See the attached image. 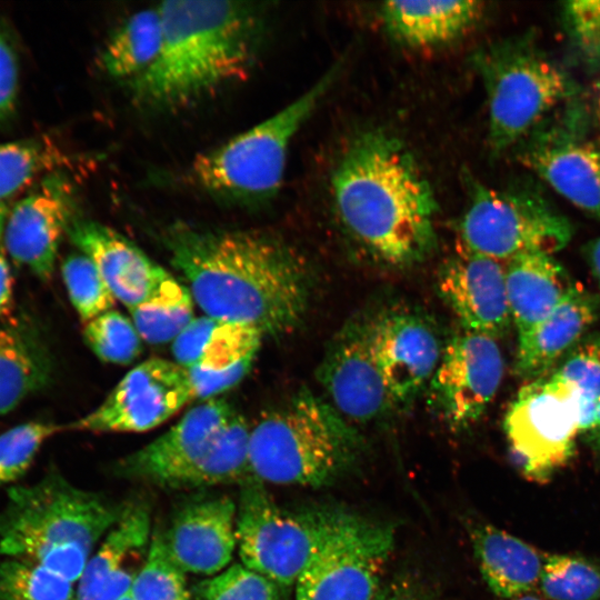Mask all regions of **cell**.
<instances>
[{
    "instance_id": "cell-24",
    "label": "cell",
    "mask_w": 600,
    "mask_h": 600,
    "mask_svg": "<svg viewBox=\"0 0 600 600\" xmlns=\"http://www.w3.org/2000/svg\"><path fill=\"white\" fill-rule=\"evenodd\" d=\"M479 1H388L379 9L383 26L411 48L448 44L471 29L483 13Z\"/></svg>"
},
{
    "instance_id": "cell-14",
    "label": "cell",
    "mask_w": 600,
    "mask_h": 600,
    "mask_svg": "<svg viewBox=\"0 0 600 600\" xmlns=\"http://www.w3.org/2000/svg\"><path fill=\"white\" fill-rule=\"evenodd\" d=\"M192 399L187 370L174 361L152 358L131 369L100 406L71 428L96 433L144 432L169 420Z\"/></svg>"
},
{
    "instance_id": "cell-3",
    "label": "cell",
    "mask_w": 600,
    "mask_h": 600,
    "mask_svg": "<svg viewBox=\"0 0 600 600\" xmlns=\"http://www.w3.org/2000/svg\"><path fill=\"white\" fill-rule=\"evenodd\" d=\"M163 39L153 63L129 81L138 107L173 111L250 71L263 32L262 10L243 1L159 4Z\"/></svg>"
},
{
    "instance_id": "cell-38",
    "label": "cell",
    "mask_w": 600,
    "mask_h": 600,
    "mask_svg": "<svg viewBox=\"0 0 600 600\" xmlns=\"http://www.w3.org/2000/svg\"><path fill=\"white\" fill-rule=\"evenodd\" d=\"M61 276L69 299L84 323L114 306L116 298L94 263L86 254L68 256L61 264Z\"/></svg>"
},
{
    "instance_id": "cell-13",
    "label": "cell",
    "mask_w": 600,
    "mask_h": 600,
    "mask_svg": "<svg viewBox=\"0 0 600 600\" xmlns=\"http://www.w3.org/2000/svg\"><path fill=\"white\" fill-rule=\"evenodd\" d=\"M503 367L494 338L470 331L456 334L429 381L431 409L451 430L467 429L496 396Z\"/></svg>"
},
{
    "instance_id": "cell-11",
    "label": "cell",
    "mask_w": 600,
    "mask_h": 600,
    "mask_svg": "<svg viewBox=\"0 0 600 600\" xmlns=\"http://www.w3.org/2000/svg\"><path fill=\"white\" fill-rule=\"evenodd\" d=\"M582 97L573 99L530 133L517 159L572 206L600 221V142Z\"/></svg>"
},
{
    "instance_id": "cell-9",
    "label": "cell",
    "mask_w": 600,
    "mask_h": 600,
    "mask_svg": "<svg viewBox=\"0 0 600 600\" xmlns=\"http://www.w3.org/2000/svg\"><path fill=\"white\" fill-rule=\"evenodd\" d=\"M459 247L507 263L530 253L553 256L572 237L569 220L532 186L507 190L468 178Z\"/></svg>"
},
{
    "instance_id": "cell-15",
    "label": "cell",
    "mask_w": 600,
    "mask_h": 600,
    "mask_svg": "<svg viewBox=\"0 0 600 600\" xmlns=\"http://www.w3.org/2000/svg\"><path fill=\"white\" fill-rule=\"evenodd\" d=\"M74 214L70 180L58 170L47 173L10 206L3 232L9 257L41 280L50 279Z\"/></svg>"
},
{
    "instance_id": "cell-39",
    "label": "cell",
    "mask_w": 600,
    "mask_h": 600,
    "mask_svg": "<svg viewBox=\"0 0 600 600\" xmlns=\"http://www.w3.org/2000/svg\"><path fill=\"white\" fill-rule=\"evenodd\" d=\"M47 421H28L0 434V488L19 480L43 443L61 430Z\"/></svg>"
},
{
    "instance_id": "cell-1",
    "label": "cell",
    "mask_w": 600,
    "mask_h": 600,
    "mask_svg": "<svg viewBox=\"0 0 600 600\" xmlns=\"http://www.w3.org/2000/svg\"><path fill=\"white\" fill-rule=\"evenodd\" d=\"M172 266L204 316L281 336L302 321L311 278L284 240L256 230H202L174 223L163 234Z\"/></svg>"
},
{
    "instance_id": "cell-43",
    "label": "cell",
    "mask_w": 600,
    "mask_h": 600,
    "mask_svg": "<svg viewBox=\"0 0 600 600\" xmlns=\"http://www.w3.org/2000/svg\"><path fill=\"white\" fill-rule=\"evenodd\" d=\"M218 323L219 320L208 316L194 318L173 340L171 351L174 362L184 369L191 367L200 357Z\"/></svg>"
},
{
    "instance_id": "cell-49",
    "label": "cell",
    "mask_w": 600,
    "mask_h": 600,
    "mask_svg": "<svg viewBox=\"0 0 600 600\" xmlns=\"http://www.w3.org/2000/svg\"><path fill=\"white\" fill-rule=\"evenodd\" d=\"M511 600H543V599H541L540 597H537V596H534L532 593H527V594L517 597V598L511 599Z\"/></svg>"
},
{
    "instance_id": "cell-16",
    "label": "cell",
    "mask_w": 600,
    "mask_h": 600,
    "mask_svg": "<svg viewBox=\"0 0 600 600\" xmlns=\"http://www.w3.org/2000/svg\"><path fill=\"white\" fill-rule=\"evenodd\" d=\"M373 318L348 322L333 338L318 369L331 404L347 419L368 422L396 408L372 346Z\"/></svg>"
},
{
    "instance_id": "cell-25",
    "label": "cell",
    "mask_w": 600,
    "mask_h": 600,
    "mask_svg": "<svg viewBox=\"0 0 600 600\" xmlns=\"http://www.w3.org/2000/svg\"><path fill=\"white\" fill-rule=\"evenodd\" d=\"M470 538L482 578L496 596L514 599L539 584L546 557L536 548L490 524L473 526Z\"/></svg>"
},
{
    "instance_id": "cell-6",
    "label": "cell",
    "mask_w": 600,
    "mask_h": 600,
    "mask_svg": "<svg viewBox=\"0 0 600 600\" xmlns=\"http://www.w3.org/2000/svg\"><path fill=\"white\" fill-rule=\"evenodd\" d=\"M472 63L486 90L488 143L494 154L514 150L557 110L581 96L570 73L529 33L483 46Z\"/></svg>"
},
{
    "instance_id": "cell-33",
    "label": "cell",
    "mask_w": 600,
    "mask_h": 600,
    "mask_svg": "<svg viewBox=\"0 0 600 600\" xmlns=\"http://www.w3.org/2000/svg\"><path fill=\"white\" fill-rule=\"evenodd\" d=\"M76 584L33 562L2 557L0 600H73Z\"/></svg>"
},
{
    "instance_id": "cell-31",
    "label": "cell",
    "mask_w": 600,
    "mask_h": 600,
    "mask_svg": "<svg viewBox=\"0 0 600 600\" xmlns=\"http://www.w3.org/2000/svg\"><path fill=\"white\" fill-rule=\"evenodd\" d=\"M193 302L189 288L170 274L152 296L128 310L141 339L162 344L173 341L194 319Z\"/></svg>"
},
{
    "instance_id": "cell-26",
    "label": "cell",
    "mask_w": 600,
    "mask_h": 600,
    "mask_svg": "<svg viewBox=\"0 0 600 600\" xmlns=\"http://www.w3.org/2000/svg\"><path fill=\"white\" fill-rule=\"evenodd\" d=\"M506 286L511 321L520 337L542 321L573 283L553 256L528 253L506 263Z\"/></svg>"
},
{
    "instance_id": "cell-46",
    "label": "cell",
    "mask_w": 600,
    "mask_h": 600,
    "mask_svg": "<svg viewBox=\"0 0 600 600\" xmlns=\"http://www.w3.org/2000/svg\"><path fill=\"white\" fill-rule=\"evenodd\" d=\"M591 449L600 456V402L590 428L582 434Z\"/></svg>"
},
{
    "instance_id": "cell-20",
    "label": "cell",
    "mask_w": 600,
    "mask_h": 600,
    "mask_svg": "<svg viewBox=\"0 0 600 600\" xmlns=\"http://www.w3.org/2000/svg\"><path fill=\"white\" fill-rule=\"evenodd\" d=\"M237 502L224 494L182 504L164 533L171 560L187 574L211 577L226 569L237 551Z\"/></svg>"
},
{
    "instance_id": "cell-5",
    "label": "cell",
    "mask_w": 600,
    "mask_h": 600,
    "mask_svg": "<svg viewBox=\"0 0 600 600\" xmlns=\"http://www.w3.org/2000/svg\"><path fill=\"white\" fill-rule=\"evenodd\" d=\"M361 446L330 402L302 389L250 427L251 472L262 483L323 487L351 469Z\"/></svg>"
},
{
    "instance_id": "cell-48",
    "label": "cell",
    "mask_w": 600,
    "mask_h": 600,
    "mask_svg": "<svg viewBox=\"0 0 600 600\" xmlns=\"http://www.w3.org/2000/svg\"><path fill=\"white\" fill-rule=\"evenodd\" d=\"M588 107L593 121L600 123V80L593 86L591 100L590 103H588Z\"/></svg>"
},
{
    "instance_id": "cell-19",
    "label": "cell",
    "mask_w": 600,
    "mask_h": 600,
    "mask_svg": "<svg viewBox=\"0 0 600 600\" xmlns=\"http://www.w3.org/2000/svg\"><path fill=\"white\" fill-rule=\"evenodd\" d=\"M372 346L396 407L411 401L430 381L443 351L431 322L409 311L373 318Z\"/></svg>"
},
{
    "instance_id": "cell-44",
    "label": "cell",
    "mask_w": 600,
    "mask_h": 600,
    "mask_svg": "<svg viewBox=\"0 0 600 600\" xmlns=\"http://www.w3.org/2000/svg\"><path fill=\"white\" fill-rule=\"evenodd\" d=\"M11 203L0 204V317L4 314L11 306L13 293V280L9 263V253L4 243V223Z\"/></svg>"
},
{
    "instance_id": "cell-27",
    "label": "cell",
    "mask_w": 600,
    "mask_h": 600,
    "mask_svg": "<svg viewBox=\"0 0 600 600\" xmlns=\"http://www.w3.org/2000/svg\"><path fill=\"white\" fill-rule=\"evenodd\" d=\"M263 334L219 321L198 360L187 370L193 399L209 400L238 384L250 371Z\"/></svg>"
},
{
    "instance_id": "cell-18",
    "label": "cell",
    "mask_w": 600,
    "mask_h": 600,
    "mask_svg": "<svg viewBox=\"0 0 600 600\" xmlns=\"http://www.w3.org/2000/svg\"><path fill=\"white\" fill-rule=\"evenodd\" d=\"M437 286L463 331L496 339L512 323L506 263L459 247L440 267Z\"/></svg>"
},
{
    "instance_id": "cell-10",
    "label": "cell",
    "mask_w": 600,
    "mask_h": 600,
    "mask_svg": "<svg viewBox=\"0 0 600 600\" xmlns=\"http://www.w3.org/2000/svg\"><path fill=\"white\" fill-rule=\"evenodd\" d=\"M503 429L522 474L547 481L572 458L582 432L579 392L554 373L528 381L511 402Z\"/></svg>"
},
{
    "instance_id": "cell-32",
    "label": "cell",
    "mask_w": 600,
    "mask_h": 600,
    "mask_svg": "<svg viewBox=\"0 0 600 600\" xmlns=\"http://www.w3.org/2000/svg\"><path fill=\"white\" fill-rule=\"evenodd\" d=\"M62 161L61 153L41 139L0 143V204L12 203L40 178L56 171Z\"/></svg>"
},
{
    "instance_id": "cell-45",
    "label": "cell",
    "mask_w": 600,
    "mask_h": 600,
    "mask_svg": "<svg viewBox=\"0 0 600 600\" xmlns=\"http://www.w3.org/2000/svg\"><path fill=\"white\" fill-rule=\"evenodd\" d=\"M374 600H424V598L410 583L394 581L381 587Z\"/></svg>"
},
{
    "instance_id": "cell-47",
    "label": "cell",
    "mask_w": 600,
    "mask_h": 600,
    "mask_svg": "<svg viewBox=\"0 0 600 600\" xmlns=\"http://www.w3.org/2000/svg\"><path fill=\"white\" fill-rule=\"evenodd\" d=\"M587 258L591 272L600 286V238L592 241L587 249Z\"/></svg>"
},
{
    "instance_id": "cell-50",
    "label": "cell",
    "mask_w": 600,
    "mask_h": 600,
    "mask_svg": "<svg viewBox=\"0 0 600 600\" xmlns=\"http://www.w3.org/2000/svg\"><path fill=\"white\" fill-rule=\"evenodd\" d=\"M117 600H134L131 588Z\"/></svg>"
},
{
    "instance_id": "cell-4",
    "label": "cell",
    "mask_w": 600,
    "mask_h": 600,
    "mask_svg": "<svg viewBox=\"0 0 600 600\" xmlns=\"http://www.w3.org/2000/svg\"><path fill=\"white\" fill-rule=\"evenodd\" d=\"M123 509L58 472L33 484L10 487L0 511V554L33 562L76 584Z\"/></svg>"
},
{
    "instance_id": "cell-37",
    "label": "cell",
    "mask_w": 600,
    "mask_h": 600,
    "mask_svg": "<svg viewBox=\"0 0 600 600\" xmlns=\"http://www.w3.org/2000/svg\"><path fill=\"white\" fill-rule=\"evenodd\" d=\"M83 339L107 363H131L142 351V339L132 320L113 309L86 322Z\"/></svg>"
},
{
    "instance_id": "cell-21",
    "label": "cell",
    "mask_w": 600,
    "mask_h": 600,
    "mask_svg": "<svg viewBox=\"0 0 600 600\" xmlns=\"http://www.w3.org/2000/svg\"><path fill=\"white\" fill-rule=\"evenodd\" d=\"M67 234L94 263L116 300L128 309L147 300L171 274L132 241L102 223L76 218Z\"/></svg>"
},
{
    "instance_id": "cell-41",
    "label": "cell",
    "mask_w": 600,
    "mask_h": 600,
    "mask_svg": "<svg viewBox=\"0 0 600 600\" xmlns=\"http://www.w3.org/2000/svg\"><path fill=\"white\" fill-rule=\"evenodd\" d=\"M194 596L197 600H279L276 584L241 562L197 583Z\"/></svg>"
},
{
    "instance_id": "cell-8",
    "label": "cell",
    "mask_w": 600,
    "mask_h": 600,
    "mask_svg": "<svg viewBox=\"0 0 600 600\" xmlns=\"http://www.w3.org/2000/svg\"><path fill=\"white\" fill-rule=\"evenodd\" d=\"M394 528L341 508L319 509L313 553L296 600H374L394 544Z\"/></svg>"
},
{
    "instance_id": "cell-40",
    "label": "cell",
    "mask_w": 600,
    "mask_h": 600,
    "mask_svg": "<svg viewBox=\"0 0 600 600\" xmlns=\"http://www.w3.org/2000/svg\"><path fill=\"white\" fill-rule=\"evenodd\" d=\"M560 18L578 60L587 70L600 72V0L563 2Z\"/></svg>"
},
{
    "instance_id": "cell-12",
    "label": "cell",
    "mask_w": 600,
    "mask_h": 600,
    "mask_svg": "<svg viewBox=\"0 0 600 600\" xmlns=\"http://www.w3.org/2000/svg\"><path fill=\"white\" fill-rule=\"evenodd\" d=\"M239 487L236 539L240 562L278 589L294 587L318 541L319 509L286 511L256 479Z\"/></svg>"
},
{
    "instance_id": "cell-36",
    "label": "cell",
    "mask_w": 600,
    "mask_h": 600,
    "mask_svg": "<svg viewBox=\"0 0 600 600\" xmlns=\"http://www.w3.org/2000/svg\"><path fill=\"white\" fill-rule=\"evenodd\" d=\"M551 373L579 392L583 434L592 424L600 402V334L583 337Z\"/></svg>"
},
{
    "instance_id": "cell-17",
    "label": "cell",
    "mask_w": 600,
    "mask_h": 600,
    "mask_svg": "<svg viewBox=\"0 0 600 600\" xmlns=\"http://www.w3.org/2000/svg\"><path fill=\"white\" fill-rule=\"evenodd\" d=\"M234 412L224 399L204 400L159 438L121 458L113 471L121 478L171 489L207 453Z\"/></svg>"
},
{
    "instance_id": "cell-23",
    "label": "cell",
    "mask_w": 600,
    "mask_h": 600,
    "mask_svg": "<svg viewBox=\"0 0 600 600\" xmlns=\"http://www.w3.org/2000/svg\"><path fill=\"white\" fill-rule=\"evenodd\" d=\"M151 537L149 507L138 502L124 506L120 519L88 559L73 600L119 599L131 588L139 570H133L129 560L148 550Z\"/></svg>"
},
{
    "instance_id": "cell-42",
    "label": "cell",
    "mask_w": 600,
    "mask_h": 600,
    "mask_svg": "<svg viewBox=\"0 0 600 600\" xmlns=\"http://www.w3.org/2000/svg\"><path fill=\"white\" fill-rule=\"evenodd\" d=\"M19 92V62L14 48L0 27V124L14 114Z\"/></svg>"
},
{
    "instance_id": "cell-2",
    "label": "cell",
    "mask_w": 600,
    "mask_h": 600,
    "mask_svg": "<svg viewBox=\"0 0 600 600\" xmlns=\"http://www.w3.org/2000/svg\"><path fill=\"white\" fill-rule=\"evenodd\" d=\"M331 190L343 228L374 258L406 266L434 248L433 190L396 137L381 130L357 136L334 167Z\"/></svg>"
},
{
    "instance_id": "cell-34",
    "label": "cell",
    "mask_w": 600,
    "mask_h": 600,
    "mask_svg": "<svg viewBox=\"0 0 600 600\" xmlns=\"http://www.w3.org/2000/svg\"><path fill=\"white\" fill-rule=\"evenodd\" d=\"M538 586L550 600H600V567L576 556L549 554Z\"/></svg>"
},
{
    "instance_id": "cell-35",
    "label": "cell",
    "mask_w": 600,
    "mask_h": 600,
    "mask_svg": "<svg viewBox=\"0 0 600 600\" xmlns=\"http://www.w3.org/2000/svg\"><path fill=\"white\" fill-rule=\"evenodd\" d=\"M131 592L134 600H191L186 573L169 557L159 532L151 537Z\"/></svg>"
},
{
    "instance_id": "cell-22",
    "label": "cell",
    "mask_w": 600,
    "mask_h": 600,
    "mask_svg": "<svg viewBox=\"0 0 600 600\" xmlns=\"http://www.w3.org/2000/svg\"><path fill=\"white\" fill-rule=\"evenodd\" d=\"M599 316V297L573 284L542 321L518 337L516 373L528 381L550 374Z\"/></svg>"
},
{
    "instance_id": "cell-30",
    "label": "cell",
    "mask_w": 600,
    "mask_h": 600,
    "mask_svg": "<svg viewBox=\"0 0 600 600\" xmlns=\"http://www.w3.org/2000/svg\"><path fill=\"white\" fill-rule=\"evenodd\" d=\"M163 39L159 6L127 19L110 37L100 54L101 69L111 78L132 80L157 59Z\"/></svg>"
},
{
    "instance_id": "cell-29",
    "label": "cell",
    "mask_w": 600,
    "mask_h": 600,
    "mask_svg": "<svg viewBox=\"0 0 600 600\" xmlns=\"http://www.w3.org/2000/svg\"><path fill=\"white\" fill-rule=\"evenodd\" d=\"M250 426L237 411L207 453L180 476L171 489H203L253 480L249 458Z\"/></svg>"
},
{
    "instance_id": "cell-7",
    "label": "cell",
    "mask_w": 600,
    "mask_h": 600,
    "mask_svg": "<svg viewBox=\"0 0 600 600\" xmlns=\"http://www.w3.org/2000/svg\"><path fill=\"white\" fill-rule=\"evenodd\" d=\"M343 61H338L301 96L277 113L200 153L192 162L194 181L218 199L259 204L273 198L281 186L291 140L334 83Z\"/></svg>"
},
{
    "instance_id": "cell-28",
    "label": "cell",
    "mask_w": 600,
    "mask_h": 600,
    "mask_svg": "<svg viewBox=\"0 0 600 600\" xmlns=\"http://www.w3.org/2000/svg\"><path fill=\"white\" fill-rule=\"evenodd\" d=\"M52 370L49 351L33 327L24 322L0 327V414L47 387Z\"/></svg>"
}]
</instances>
